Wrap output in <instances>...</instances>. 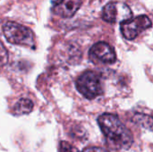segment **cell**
<instances>
[{"instance_id":"12","label":"cell","mask_w":153,"mask_h":152,"mask_svg":"<svg viewBox=\"0 0 153 152\" xmlns=\"http://www.w3.org/2000/svg\"><path fill=\"white\" fill-rule=\"evenodd\" d=\"M82 152H108L105 149L100 147H88L83 150Z\"/></svg>"},{"instance_id":"6","label":"cell","mask_w":153,"mask_h":152,"mask_svg":"<svg viewBox=\"0 0 153 152\" xmlns=\"http://www.w3.org/2000/svg\"><path fill=\"white\" fill-rule=\"evenodd\" d=\"M89 56L94 63L111 65L117 61V54L114 47L103 41L94 44L90 49Z\"/></svg>"},{"instance_id":"3","label":"cell","mask_w":153,"mask_h":152,"mask_svg":"<svg viewBox=\"0 0 153 152\" xmlns=\"http://www.w3.org/2000/svg\"><path fill=\"white\" fill-rule=\"evenodd\" d=\"M75 85L77 90L88 99H93L103 93L101 77L92 71H87L81 74Z\"/></svg>"},{"instance_id":"8","label":"cell","mask_w":153,"mask_h":152,"mask_svg":"<svg viewBox=\"0 0 153 152\" xmlns=\"http://www.w3.org/2000/svg\"><path fill=\"white\" fill-rule=\"evenodd\" d=\"M33 108V103L29 99H21L13 107V112L15 115H26L31 112Z\"/></svg>"},{"instance_id":"11","label":"cell","mask_w":153,"mask_h":152,"mask_svg":"<svg viewBox=\"0 0 153 152\" xmlns=\"http://www.w3.org/2000/svg\"><path fill=\"white\" fill-rule=\"evenodd\" d=\"M59 151L60 152H79V151L71 145L70 143L66 142H61L60 146H59Z\"/></svg>"},{"instance_id":"2","label":"cell","mask_w":153,"mask_h":152,"mask_svg":"<svg viewBox=\"0 0 153 152\" xmlns=\"http://www.w3.org/2000/svg\"><path fill=\"white\" fill-rule=\"evenodd\" d=\"M5 39L12 44L30 47L35 45L34 34L30 29L14 22H7L3 25Z\"/></svg>"},{"instance_id":"9","label":"cell","mask_w":153,"mask_h":152,"mask_svg":"<svg viewBox=\"0 0 153 152\" xmlns=\"http://www.w3.org/2000/svg\"><path fill=\"white\" fill-rule=\"evenodd\" d=\"M133 121L148 130H153V117L148 115H143V114H135L133 117Z\"/></svg>"},{"instance_id":"4","label":"cell","mask_w":153,"mask_h":152,"mask_svg":"<svg viewBox=\"0 0 153 152\" xmlns=\"http://www.w3.org/2000/svg\"><path fill=\"white\" fill-rule=\"evenodd\" d=\"M133 17L131 8L123 2L112 1L108 3L102 10V18L104 21L114 22H124L129 21Z\"/></svg>"},{"instance_id":"1","label":"cell","mask_w":153,"mask_h":152,"mask_svg":"<svg viewBox=\"0 0 153 152\" xmlns=\"http://www.w3.org/2000/svg\"><path fill=\"white\" fill-rule=\"evenodd\" d=\"M98 124L106 138L117 148L128 150L132 146L133 134L117 116L103 114L99 116Z\"/></svg>"},{"instance_id":"7","label":"cell","mask_w":153,"mask_h":152,"mask_svg":"<svg viewBox=\"0 0 153 152\" xmlns=\"http://www.w3.org/2000/svg\"><path fill=\"white\" fill-rule=\"evenodd\" d=\"M82 0H56L53 6V12L60 17L70 18L79 10Z\"/></svg>"},{"instance_id":"5","label":"cell","mask_w":153,"mask_h":152,"mask_svg":"<svg viewBox=\"0 0 153 152\" xmlns=\"http://www.w3.org/2000/svg\"><path fill=\"white\" fill-rule=\"evenodd\" d=\"M152 25L151 19L147 15H139L134 19L121 23L120 30L125 39L133 40L143 31L150 29Z\"/></svg>"},{"instance_id":"10","label":"cell","mask_w":153,"mask_h":152,"mask_svg":"<svg viewBox=\"0 0 153 152\" xmlns=\"http://www.w3.org/2000/svg\"><path fill=\"white\" fill-rule=\"evenodd\" d=\"M8 61V53L4 46V44L0 41V68L7 64Z\"/></svg>"}]
</instances>
